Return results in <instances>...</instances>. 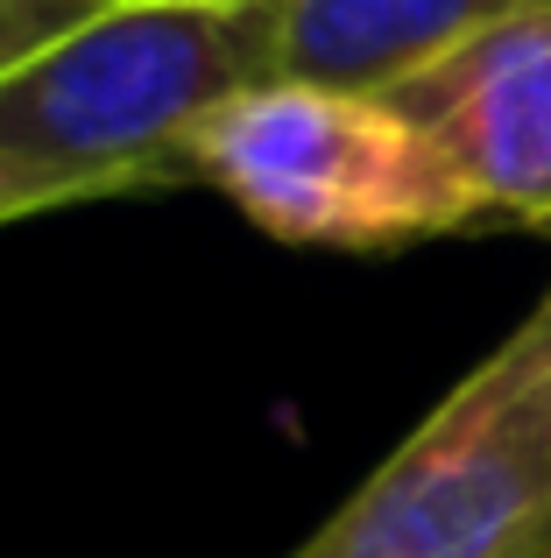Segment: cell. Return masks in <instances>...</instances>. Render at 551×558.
<instances>
[{"label": "cell", "mask_w": 551, "mask_h": 558, "mask_svg": "<svg viewBox=\"0 0 551 558\" xmlns=\"http://www.w3.org/2000/svg\"><path fill=\"white\" fill-rule=\"evenodd\" d=\"M276 78V0H121L0 78V156L42 198L192 184V135Z\"/></svg>", "instance_id": "cell-1"}, {"label": "cell", "mask_w": 551, "mask_h": 558, "mask_svg": "<svg viewBox=\"0 0 551 558\" xmlns=\"http://www.w3.org/2000/svg\"><path fill=\"white\" fill-rule=\"evenodd\" d=\"M184 170L290 247L389 255L488 227L453 156L375 93L269 78L198 128Z\"/></svg>", "instance_id": "cell-2"}, {"label": "cell", "mask_w": 551, "mask_h": 558, "mask_svg": "<svg viewBox=\"0 0 551 558\" xmlns=\"http://www.w3.org/2000/svg\"><path fill=\"white\" fill-rule=\"evenodd\" d=\"M290 558H551V290Z\"/></svg>", "instance_id": "cell-3"}, {"label": "cell", "mask_w": 551, "mask_h": 558, "mask_svg": "<svg viewBox=\"0 0 551 558\" xmlns=\"http://www.w3.org/2000/svg\"><path fill=\"white\" fill-rule=\"evenodd\" d=\"M467 178L488 227L551 233V0H524L382 93Z\"/></svg>", "instance_id": "cell-4"}, {"label": "cell", "mask_w": 551, "mask_h": 558, "mask_svg": "<svg viewBox=\"0 0 551 558\" xmlns=\"http://www.w3.org/2000/svg\"><path fill=\"white\" fill-rule=\"evenodd\" d=\"M524 0H276V78L396 93Z\"/></svg>", "instance_id": "cell-5"}, {"label": "cell", "mask_w": 551, "mask_h": 558, "mask_svg": "<svg viewBox=\"0 0 551 558\" xmlns=\"http://www.w3.org/2000/svg\"><path fill=\"white\" fill-rule=\"evenodd\" d=\"M107 8H121V0H0V78L22 71L28 57H42L50 43H64L71 28H85Z\"/></svg>", "instance_id": "cell-6"}, {"label": "cell", "mask_w": 551, "mask_h": 558, "mask_svg": "<svg viewBox=\"0 0 551 558\" xmlns=\"http://www.w3.org/2000/svg\"><path fill=\"white\" fill-rule=\"evenodd\" d=\"M36 213H57V205L42 198V191L8 163V156H0V227H14V219H36Z\"/></svg>", "instance_id": "cell-7"}]
</instances>
